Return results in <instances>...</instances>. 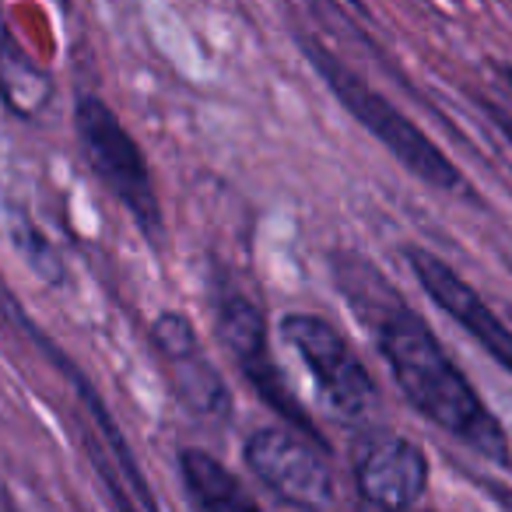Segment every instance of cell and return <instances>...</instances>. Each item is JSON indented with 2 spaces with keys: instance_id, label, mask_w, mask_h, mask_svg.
Segmentation results:
<instances>
[{
  "instance_id": "obj_10",
  "label": "cell",
  "mask_w": 512,
  "mask_h": 512,
  "mask_svg": "<svg viewBox=\"0 0 512 512\" xmlns=\"http://www.w3.org/2000/svg\"><path fill=\"white\" fill-rule=\"evenodd\" d=\"M179 474H183L186 495L193 498L197 512H260L253 491L204 449H179Z\"/></svg>"
},
{
  "instance_id": "obj_12",
  "label": "cell",
  "mask_w": 512,
  "mask_h": 512,
  "mask_svg": "<svg viewBox=\"0 0 512 512\" xmlns=\"http://www.w3.org/2000/svg\"><path fill=\"white\" fill-rule=\"evenodd\" d=\"M85 453H88V460L95 463V470H99V477H102V484L109 488V498H113V509L116 512H134V505H130V498H127V488H123L120 481H116V470H113V460H109L106 453H102V446L95 439H88L85 442Z\"/></svg>"
},
{
  "instance_id": "obj_3",
  "label": "cell",
  "mask_w": 512,
  "mask_h": 512,
  "mask_svg": "<svg viewBox=\"0 0 512 512\" xmlns=\"http://www.w3.org/2000/svg\"><path fill=\"white\" fill-rule=\"evenodd\" d=\"M74 130H78L88 165L106 183V190L134 214V221L148 235L162 232V207H158V193L151 183L148 158L134 134L116 120L113 109L95 95H81L74 106Z\"/></svg>"
},
{
  "instance_id": "obj_4",
  "label": "cell",
  "mask_w": 512,
  "mask_h": 512,
  "mask_svg": "<svg viewBox=\"0 0 512 512\" xmlns=\"http://www.w3.org/2000/svg\"><path fill=\"white\" fill-rule=\"evenodd\" d=\"M242 460L256 481L295 509L327 512L337 502L334 463L320 439H309L285 425H267L246 439Z\"/></svg>"
},
{
  "instance_id": "obj_11",
  "label": "cell",
  "mask_w": 512,
  "mask_h": 512,
  "mask_svg": "<svg viewBox=\"0 0 512 512\" xmlns=\"http://www.w3.org/2000/svg\"><path fill=\"white\" fill-rule=\"evenodd\" d=\"M0 99L22 116H36L50 99L46 71L15 43L8 29H0Z\"/></svg>"
},
{
  "instance_id": "obj_7",
  "label": "cell",
  "mask_w": 512,
  "mask_h": 512,
  "mask_svg": "<svg viewBox=\"0 0 512 512\" xmlns=\"http://www.w3.org/2000/svg\"><path fill=\"white\" fill-rule=\"evenodd\" d=\"M151 348L162 355L169 369V383L186 411L197 418L225 421L232 414V393H228L221 372L200 348V337L183 313H162L151 320Z\"/></svg>"
},
{
  "instance_id": "obj_5",
  "label": "cell",
  "mask_w": 512,
  "mask_h": 512,
  "mask_svg": "<svg viewBox=\"0 0 512 512\" xmlns=\"http://www.w3.org/2000/svg\"><path fill=\"white\" fill-rule=\"evenodd\" d=\"M281 334L292 344L295 355L306 362L309 376L316 379L323 400L334 407L344 418H369L379 407V393L372 376L365 372L358 351L351 348V341L327 323L323 316L313 313H288L281 320Z\"/></svg>"
},
{
  "instance_id": "obj_13",
  "label": "cell",
  "mask_w": 512,
  "mask_h": 512,
  "mask_svg": "<svg viewBox=\"0 0 512 512\" xmlns=\"http://www.w3.org/2000/svg\"><path fill=\"white\" fill-rule=\"evenodd\" d=\"M505 78H512V71H505Z\"/></svg>"
},
{
  "instance_id": "obj_8",
  "label": "cell",
  "mask_w": 512,
  "mask_h": 512,
  "mask_svg": "<svg viewBox=\"0 0 512 512\" xmlns=\"http://www.w3.org/2000/svg\"><path fill=\"white\" fill-rule=\"evenodd\" d=\"M407 267L414 271L418 285L425 288V295L449 316L453 323H460L474 344H481L505 372H512V330L498 320V313L442 260V256L428 253V249H407Z\"/></svg>"
},
{
  "instance_id": "obj_1",
  "label": "cell",
  "mask_w": 512,
  "mask_h": 512,
  "mask_svg": "<svg viewBox=\"0 0 512 512\" xmlns=\"http://www.w3.org/2000/svg\"><path fill=\"white\" fill-rule=\"evenodd\" d=\"M376 344L414 411H421L432 425L460 439L477 456L498 463V467H509L512 446L505 428L484 407L470 379L446 355L439 337L428 330L421 316H414L400 302L383 309L376 316Z\"/></svg>"
},
{
  "instance_id": "obj_9",
  "label": "cell",
  "mask_w": 512,
  "mask_h": 512,
  "mask_svg": "<svg viewBox=\"0 0 512 512\" xmlns=\"http://www.w3.org/2000/svg\"><path fill=\"white\" fill-rule=\"evenodd\" d=\"M355 488L383 512H407L428 488V456L404 435H372L355 456Z\"/></svg>"
},
{
  "instance_id": "obj_6",
  "label": "cell",
  "mask_w": 512,
  "mask_h": 512,
  "mask_svg": "<svg viewBox=\"0 0 512 512\" xmlns=\"http://www.w3.org/2000/svg\"><path fill=\"white\" fill-rule=\"evenodd\" d=\"M218 330L225 348L235 355L239 369L246 372V379L256 386V393L288 421V428L309 435V439H320L316 425L309 421V414L299 407V400L288 393L285 379H281L278 365L271 355V341H267V323L264 313L239 292H228L218 306Z\"/></svg>"
},
{
  "instance_id": "obj_2",
  "label": "cell",
  "mask_w": 512,
  "mask_h": 512,
  "mask_svg": "<svg viewBox=\"0 0 512 512\" xmlns=\"http://www.w3.org/2000/svg\"><path fill=\"white\" fill-rule=\"evenodd\" d=\"M302 50H306L309 64L320 71V78L330 85V92L341 99V106L348 109L411 176H418L421 183L435 186V190H442V193L460 190L463 186L460 169L449 162L446 151H442L411 116H404L386 95H379L372 85H365V81L358 78L341 57H334L323 43L302 39Z\"/></svg>"
}]
</instances>
